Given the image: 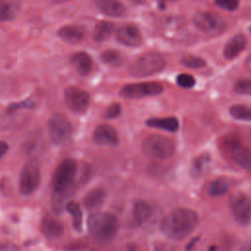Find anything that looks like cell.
<instances>
[{"label": "cell", "instance_id": "40", "mask_svg": "<svg viewBox=\"0 0 251 251\" xmlns=\"http://www.w3.org/2000/svg\"><path fill=\"white\" fill-rule=\"evenodd\" d=\"M250 33H251V26H250Z\"/></svg>", "mask_w": 251, "mask_h": 251}, {"label": "cell", "instance_id": "13", "mask_svg": "<svg viewBox=\"0 0 251 251\" xmlns=\"http://www.w3.org/2000/svg\"><path fill=\"white\" fill-rule=\"evenodd\" d=\"M116 37L120 43L129 47H136L142 42V36L138 27L132 24L121 25L116 32Z\"/></svg>", "mask_w": 251, "mask_h": 251}, {"label": "cell", "instance_id": "37", "mask_svg": "<svg viewBox=\"0 0 251 251\" xmlns=\"http://www.w3.org/2000/svg\"><path fill=\"white\" fill-rule=\"evenodd\" d=\"M245 67L247 68V70L251 73V54L248 56V58L245 61Z\"/></svg>", "mask_w": 251, "mask_h": 251}, {"label": "cell", "instance_id": "10", "mask_svg": "<svg viewBox=\"0 0 251 251\" xmlns=\"http://www.w3.org/2000/svg\"><path fill=\"white\" fill-rule=\"evenodd\" d=\"M162 91H163L162 84L156 81H148V82L126 84L121 89L120 94L121 96L126 99H136V98H142L145 96L158 95Z\"/></svg>", "mask_w": 251, "mask_h": 251}, {"label": "cell", "instance_id": "19", "mask_svg": "<svg viewBox=\"0 0 251 251\" xmlns=\"http://www.w3.org/2000/svg\"><path fill=\"white\" fill-rule=\"evenodd\" d=\"M71 62L75 71L81 75H88L92 70V60L90 56L85 52H78L74 54Z\"/></svg>", "mask_w": 251, "mask_h": 251}, {"label": "cell", "instance_id": "4", "mask_svg": "<svg viewBox=\"0 0 251 251\" xmlns=\"http://www.w3.org/2000/svg\"><path fill=\"white\" fill-rule=\"evenodd\" d=\"M142 152L153 160H167L175 153V143L172 139L161 134H151L142 141Z\"/></svg>", "mask_w": 251, "mask_h": 251}, {"label": "cell", "instance_id": "35", "mask_svg": "<svg viewBox=\"0 0 251 251\" xmlns=\"http://www.w3.org/2000/svg\"><path fill=\"white\" fill-rule=\"evenodd\" d=\"M0 251H20V248L12 242L0 241Z\"/></svg>", "mask_w": 251, "mask_h": 251}, {"label": "cell", "instance_id": "1", "mask_svg": "<svg viewBox=\"0 0 251 251\" xmlns=\"http://www.w3.org/2000/svg\"><path fill=\"white\" fill-rule=\"evenodd\" d=\"M198 215L187 208H176L166 215L160 223L164 235L173 240H181L189 235L197 226Z\"/></svg>", "mask_w": 251, "mask_h": 251}, {"label": "cell", "instance_id": "38", "mask_svg": "<svg viewBox=\"0 0 251 251\" xmlns=\"http://www.w3.org/2000/svg\"><path fill=\"white\" fill-rule=\"evenodd\" d=\"M53 2L55 3H64V2H67V1H70V0H52Z\"/></svg>", "mask_w": 251, "mask_h": 251}, {"label": "cell", "instance_id": "36", "mask_svg": "<svg viewBox=\"0 0 251 251\" xmlns=\"http://www.w3.org/2000/svg\"><path fill=\"white\" fill-rule=\"evenodd\" d=\"M8 150V145L6 142L0 140V158L6 153V151Z\"/></svg>", "mask_w": 251, "mask_h": 251}, {"label": "cell", "instance_id": "27", "mask_svg": "<svg viewBox=\"0 0 251 251\" xmlns=\"http://www.w3.org/2000/svg\"><path fill=\"white\" fill-rule=\"evenodd\" d=\"M230 116L238 121H251V107L237 104L229 108Z\"/></svg>", "mask_w": 251, "mask_h": 251}, {"label": "cell", "instance_id": "26", "mask_svg": "<svg viewBox=\"0 0 251 251\" xmlns=\"http://www.w3.org/2000/svg\"><path fill=\"white\" fill-rule=\"evenodd\" d=\"M66 209L72 215L74 227L77 231H80L81 227H82V213H81L79 205L75 201H70L67 203Z\"/></svg>", "mask_w": 251, "mask_h": 251}, {"label": "cell", "instance_id": "20", "mask_svg": "<svg viewBox=\"0 0 251 251\" xmlns=\"http://www.w3.org/2000/svg\"><path fill=\"white\" fill-rule=\"evenodd\" d=\"M211 164V157L208 153H203L198 155L191 164L190 168V175L194 177H201L203 176L210 168Z\"/></svg>", "mask_w": 251, "mask_h": 251}, {"label": "cell", "instance_id": "39", "mask_svg": "<svg viewBox=\"0 0 251 251\" xmlns=\"http://www.w3.org/2000/svg\"><path fill=\"white\" fill-rule=\"evenodd\" d=\"M161 1H166V2H175L176 0H161Z\"/></svg>", "mask_w": 251, "mask_h": 251}, {"label": "cell", "instance_id": "3", "mask_svg": "<svg viewBox=\"0 0 251 251\" xmlns=\"http://www.w3.org/2000/svg\"><path fill=\"white\" fill-rule=\"evenodd\" d=\"M119 221L111 213L96 212L89 216L87 227L90 235L100 243H108L119 230Z\"/></svg>", "mask_w": 251, "mask_h": 251}, {"label": "cell", "instance_id": "29", "mask_svg": "<svg viewBox=\"0 0 251 251\" xmlns=\"http://www.w3.org/2000/svg\"><path fill=\"white\" fill-rule=\"evenodd\" d=\"M101 59L108 65L119 66L123 62V55L116 50H107L102 53Z\"/></svg>", "mask_w": 251, "mask_h": 251}, {"label": "cell", "instance_id": "7", "mask_svg": "<svg viewBox=\"0 0 251 251\" xmlns=\"http://www.w3.org/2000/svg\"><path fill=\"white\" fill-rule=\"evenodd\" d=\"M48 135L56 145L66 144L72 135V126L69 120L61 114H55L48 123Z\"/></svg>", "mask_w": 251, "mask_h": 251}, {"label": "cell", "instance_id": "11", "mask_svg": "<svg viewBox=\"0 0 251 251\" xmlns=\"http://www.w3.org/2000/svg\"><path fill=\"white\" fill-rule=\"evenodd\" d=\"M194 25L208 35H217L225 29V22L210 12H198L193 17Z\"/></svg>", "mask_w": 251, "mask_h": 251}, {"label": "cell", "instance_id": "12", "mask_svg": "<svg viewBox=\"0 0 251 251\" xmlns=\"http://www.w3.org/2000/svg\"><path fill=\"white\" fill-rule=\"evenodd\" d=\"M89 94L78 87L71 86L65 90V103L73 112H84L89 105Z\"/></svg>", "mask_w": 251, "mask_h": 251}, {"label": "cell", "instance_id": "18", "mask_svg": "<svg viewBox=\"0 0 251 251\" xmlns=\"http://www.w3.org/2000/svg\"><path fill=\"white\" fill-rule=\"evenodd\" d=\"M95 4L103 14L109 17H121L126 11L125 5L118 0H95Z\"/></svg>", "mask_w": 251, "mask_h": 251}, {"label": "cell", "instance_id": "28", "mask_svg": "<svg viewBox=\"0 0 251 251\" xmlns=\"http://www.w3.org/2000/svg\"><path fill=\"white\" fill-rule=\"evenodd\" d=\"M227 189H228L227 182L223 178H217L210 183L208 192L212 196H221L226 193Z\"/></svg>", "mask_w": 251, "mask_h": 251}, {"label": "cell", "instance_id": "2", "mask_svg": "<svg viewBox=\"0 0 251 251\" xmlns=\"http://www.w3.org/2000/svg\"><path fill=\"white\" fill-rule=\"evenodd\" d=\"M77 172V164L74 159H65L57 167L53 176L54 209L59 212L63 207L65 194L74 184Z\"/></svg>", "mask_w": 251, "mask_h": 251}, {"label": "cell", "instance_id": "31", "mask_svg": "<svg viewBox=\"0 0 251 251\" xmlns=\"http://www.w3.org/2000/svg\"><path fill=\"white\" fill-rule=\"evenodd\" d=\"M234 90L238 94L251 95V79L240 78L234 85Z\"/></svg>", "mask_w": 251, "mask_h": 251}, {"label": "cell", "instance_id": "6", "mask_svg": "<svg viewBox=\"0 0 251 251\" xmlns=\"http://www.w3.org/2000/svg\"><path fill=\"white\" fill-rule=\"evenodd\" d=\"M223 146L226 154L237 166L251 172V151L238 136L233 134L225 136Z\"/></svg>", "mask_w": 251, "mask_h": 251}, {"label": "cell", "instance_id": "9", "mask_svg": "<svg viewBox=\"0 0 251 251\" xmlns=\"http://www.w3.org/2000/svg\"><path fill=\"white\" fill-rule=\"evenodd\" d=\"M40 182L39 164L35 159L28 160L23 167L20 177V191L23 195L31 194Z\"/></svg>", "mask_w": 251, "mask_h": 251}, {"label": "cell", "instance_id": "22", "mask_svg": "<svg viewBox=\"0 0 251 251\" xmlns=\"http://www.w3.org/2000/svg\"><path fill=\"white\" fill-rule=\"evenodd\" d=\"M147 126L155 128H160L167 131H176L178 128V121L175 117L151 118L146 121Z\"/></svg>", "mask_w": 251, "mask_h": 251}, {"label": "cell", "instance_id": "25", "mask_svg": "<svg viewBox=\"0 0 251 251\" xmlns=\"http://www.w3.org/2000/svg\"><path fill=\"white\" fill-rule=\"evenodd\" d=\"M114 31V25L111 22L101 21L96 24L93 38L96 41H105L107 40Z\"/></svg>", "mask_w": 251, "mask_h": 251}, {"label": "cell", "instance_id": "24", "mask_svg": "<svg viewBox=\"0 0 251 251\" xmlns=\"http://www.w3.org/2000/svg\"><path fill=\"white\" fill-rule=\"evenodd\" d=\"M20 10L16 0H0V21L6 22L13 20Z\"/></svg>", "mask_w": 251, "mask_h": 251}, {"label": "cell", "instance_id": "41", "mask_svg": "<svg viewBox=\"0 0 251 251\" xmlns=\"http://www.w3.org/2000/svg\"><path fill=\"white\" fill-rule=\"evenodd\" d=\"M250 251H251V250H250Z\"/></svg>", "mask_w": 251, "mask_h": 251}, {"label": "cell", "instance_id": "14", "mask_svg": "<svg viewBox=\"0 0 251 251\" xmlns=\"http://www.w3.org/2000/svg\"><path fill=\"white\" fill-rule=\"evenodd\" d=\"M93 140L98 145L113 146L119 141V135L115 127L110 125L98 126L93 133Z\"/></svg>", "mask_w": 251, "mask_h": 251}, {"label": "cell", "instance_id": "5", "mask_svg": "<svg viewBox=\"0 0 251 251\" xmlns=\"http://www.w3.org/2000/svg\"><path fill=\"white\" fill-rule=\"evenodd\" d=\"M166 67L165 58L158 53H146L137 58L128 68V73L137 77L149 76Z\"/></svg>", "mask_w": 251, "mask_h": 251}, {"label": "cell", "instance_id": "17", "mask_svg": "<svg viewBox=\"0 0 251 251\" xmlns=\"http://www.w3.org/2000/svg\"><path fill=\"white\" fill-rule=\"evenodd\" d=\"M58 35L68 43L77 44L83 40L85 32L81 26L71 25L61 27L58 31Z\"/></svg>", "mask_w": 251, "mask_h": 251}, {"label": "cell", "instance_id": "21", "mask_svg": "<svg viewBox=\"0 0 251 251\" xmlns=\"http://www.w3.org/2000/svg\"><path fill=\"white\" fill-rule=\"evenodd\" d=\"M131 215L136 224H143L150 219L152 207L143 200H137L132 206Z\"/></svg>", "mask_w": 251, "mask_h": 251}, {"label": "cell", "instance_id": "23", "mask_svg": "<svg viewBox=\"0 0 251 251\" xmlns=\"http://www.w3.org/2000/svg\"><path fill=\"white\" fill-rule=\"evenodd\" d=\"M106 197V193L101 188H95L90 190L83 199V205L88 210H95L99 208Z\"/></svg>", "mask_w": 251, "mask_h": 251}, {"label": "cell", "instance_id": "8", "mask_svg": "<svg viewBox=\"0 0 251 251\" xmlns=\"http://www.w3.org/2000/svg\"><path fill=\"white\" fill-rule=\"evenodd\" d=\"M230 212L240 226L251 223V198L243 192H235L229 198Z\"/></svg>", "mask_w": 251, "mask_h": 251}, {"label": "cell", "instance_id": "15", "mask_svg": "<svg viewBox=\"0 0 251 251\" xmlns=\"http://www.w3.org/2000/svg\"><path fill=\"white\" fill-rule=\"evenodd\" d=\"M40 229L44 234V236L48 239H57L64 232V227L62 223L56 218L51 216H45L42 219Z\"/></svg>", "mask_w": 251, "mask_h": 251}, {"label": "cell", "instance_id": "33", "mask_svg": "<svg viewBox=\"0 0 251 251\" xmlns=\"http://www.w3.org/2000/svg\"><path fill=\"white\" fill-rule=\"evenodd\" d=\"M215 3L224 10L233 11L237 9L239 5V0H215Z\"/></svg>", "mask_w": 251, "mask_h": 251}, {"label": "cell", "instance_id": "34", "mask_svg": "<svg viewBox=\"0 0 251 251\" xmlns=\"http://www.w3.org/2000/svg\"><path fill=\"white\" fill-rule=\"evenodd\" d=\"M121 113V106L118 103H114L110 105L106 111V118L108 119H114L118 117Z\"/></svg>", "mask_w": 251, "mask_h": 251}, {"label": "cell", "instance_id": "32", "mask_svg": "<svg viewBox=\"0 0 251 251\" xmlns=\"http://www.w3.org/2000/svg\"><path fill=\"white\" fill-rule=\"evenodd\" d=\"M176 83L183 88H191L195 84V78L189 74H180L176 76Z\"/></svg>", "mask_w": 251, "mask_h": 251}, {"label": "cell", "instance_id": "16", "mask_svg": "<svg viewBox=\"0 0 251 251\" xmlns=\"http://www.w3.org/2000/svg\"><path fill=\"white\" fill-rule=\"evenodd\" d=\"M246 38L242 33H237L231 37L224 48V56L227 60L236 58L245 48Z\"/></svg>", "mask_w": 251, "mask_h": 251}, {"label": "cell", "instance_id": "30", "mask_svg": "<svg viewBox=\"0 0 251 251\" xmlns=\"http://www.w3.org/2000/svg\"><path fill=\"white\" fill-rule=\"evenodd\" d=\"M180 63L187 67V68H191V69H198V68H202L206 65V62L197 56L194 55H185L181 58Z\"/></svg>", "mask_w": 251, "mask_h": 251}]
</instances>
